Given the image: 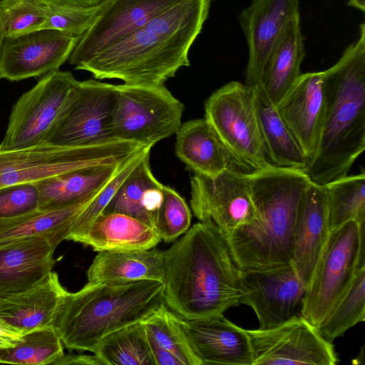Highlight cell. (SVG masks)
Listing matches in <instances>:
<instances>
[{"instance_id":"cell-1","label":"cell","mask_w":365,"mask_h":365,"mask_svg":"<svg viewBox=\"0 0 365 365\" xmlns=\"http://www.w3.org/2000/svg\"><path fill=\"white\" fill-rule=\"evenodd\" d=\"M212 0H181L77 70L125 84L164 85L183 66L208 17Z\"/></svg>"},{"instance_id":"cell-2","label":"cell","mask_w":365,"mask_h":365,"mask_svg":"<svg viewBox=\"0 0 365 365\" xmlns=\"http://www.w3.org/2000/svg\"><path fill=\"white\" fill-rule=\"evenodd\" d=\"M165 304L187 319L223 314L240 299V269L224 232L195 223L163 252Z\"/></svg>"},{"instance_id":"cell-3","label":"cell","mask_w":365,"mask_h":365,"mask_svg":"<svg viewBox=\"0 0 365 365\" xmlns=\"http://www.w3.org/2000/svg\"><path fill=\"white\" fill-rule=\"evenodd\" d=\"M325 106L317 151L302 170L324 185L347 175L365 150V24L360 36L324 71Z\"/></svg>"},{"instance_id":"cell-4","label":"cell","mask_w":365,"mask_h":365,"mask_svg":"<svg viewBox=\"0 0 365 365\" xmlns=\"http://www.w3.org/2000/svg\"><path fill=\"white\" fill-rule=\"evenodd\" d=\"M250 177L259 218L225 234L232 255L242 270L288 265L298 211L311 180L302 170L276 167Z\"/></svg>"},{"instance_id":"cell-5","label":"cell","mask_w":365,"mask_h":365,"mask_svg":"<svg viewBox=\"0 0 365 365\" xmlns=\"http://www.w3.org/2000/svg\"><path fill=\"white\" fill-rule=\"evenodd\" d=\"M164 290L159 280L88 282L76 292L67 291L53 327L67 349L93 352L104 336L143 322L164 305Z\"/></svg>"},{"instance_id":"cell-6","label":"cell","mask_w":365,"mask_h":365,"mask_svg":"<svg viewBox=\"0 0 365 365\" xmlns=\"http://www.w3.org/2000/svg\"><path fill=\"white\" fill-rule=\"evenodd\" d=\"M145 147L115 139L86 146L42 143L19 150H0V188L36 182L76 170L121 164Z\"/></svg>"},{"instance_id":"cell-7","label":"cell","mask_w":365,"mask_h":365,"mask_svg":"<svg viewBox=\"0 0 365 365\" xmlns=\"http://www.w3.org/2000/svg\"><path fill=\"white\" fill-rule=\"evenodd\" d=\"M256 87L232 81L205 103V118L234 162L251 173L272 168L266 156L255 104Z\"/></svg>"},{"instance_id":"cell-8","label":"cell","mask_w":365,"mask_h":365,"mask_svg":"<svg viewBox=\"0 0 365 365\" xmlns=\"http://www.w3.org/2000/svg\"><path fill=\"white\" fill-rule=\"evenodd\" d=\"M364 225L349 221L330 232L304 301L302 316L318 327L365 266Z\"/></svg>"},{"instance_id":"cell-9","label":"cell","mask_w":365,"mask_h":365,"mask_svg":"<svg viewBox=\"0 0 365 365\" xmlns=\"http://www.w3.org/2000/svg\"><path fill=\"white\" fill-rule=\"evenodd\" d=\"M183 110V103L165 85H117L111 119L113 136L153 147L176 133Z\"/></svg>"},{"instance_id":"cell-10","label":"cell","mask_w":365,"mask_h":365,"mask_svg":"<svg viewBox=\"0 0 365 365\" xmlns=\"http://www.w3.org/2000/svg\"><path fill=\"white\" fill-rule=\"evenodd\" d=\"M77 80L59 69L44 74L14 104L0 150L42 143L65 108Z\"/></svg>"},{"instance_id":"cell-11","label":"cell","mask_w":365,"mask_h":365,"mask_svg":"<svg viewBox=\"0 0 365 365\" xmlns=\"http://www.w3.org/2000/svg\"><path fill=\"white\" fill-rule=\"evenodd\" d=\"M115 96V85L94 79L77 81L43 143L76 147L115 140L111 131Z\"/></svg>"},{"instance_id":"cell-12","label":"cell","mask_w":365,"mask_h":365,"mask_svg":"<svg viewBox=\"0 0 365 365\" xmlns=\"http://www.w3.org/2000/svg\"><path fill=\"white\" fill-rule=\"evenodd\" d=\"M238 168L215 176L195 173L190 179V206L201 222H212L224 234L259 218L252 200L250 177Z\"/></svg>"},{"instance_id":"cell-13","label":"cell","mask_w":365,"mask_h":365,"mask_svg":"<svg viewBox=\"0 0 365 365\" xmlns=\"http://www.w3.org/2000/svg\"><path fill=\"white\" fill-rule=\"evenodd\" d=\"M253 365H336L334 345L303 316L267 329H246Z\"/></svg>"},{"instance_id":"cell-14","label":"cell","mask_w":365,"mask_h":365,"mask_svg":"<svg viewBox=\"0 0 365 365\" xmlns=\"http://www.w3.org/2000/svg\"><path fill=\"white\" fill-rule=\"evenodd\" d=\"M240 286V303L254 310L259 329H271L302 316L307 284L291 264L268 269H241Z\"/></svg>"},{"instance_id":"cell-15","label":"cell","mask_w":365,"mask_h":365,"mask_svg":"<svg viewBox=\"0 0 365 365\" xmlns=\"http://www.w3.org/2000/svg\"><path fill=\"white\" fill-rule=\"evenodd\" d=\"M181 0H103L68 62L77 69Z\"/></svg>"},{"instance_id":"cell-16","label":"cell","mask_w":365,"mask_h":365,"mask_svg":"<svg viewBox=\"0 0 365 365\" xmlns=\"http://www.w3.org/2000/svg\"><path fill=\"white\" fill-rule=\"evenodd\" d=\"M78 38L52 29L4 36L0 48L1 78L16 81L59 69L68 60Z\"/></svg>"},{"instance_id":"cell-17","label":"cell","mask_w":365,"mask_h":365,"mask_svg":"<svg viewBox=\"0 0 365 365\" xmlns=\"http://www.w3.org/2000/svg\"><path fill=\"white\" fill-rule=\"evenodd\" d=\"M174 313L199 365H253L250 337L223 314L187 319Z\"/></svg>"},{"instance_id":"cell-18","label":"cell","mask_w":365,"mask_h":365,"mask_svg":"<svg viewBox=\"0 0 365 365\" xmlns=\"http://www.w3.org/2000/svg\"><path fill=\"white\" fill-rule=\"evenodd\" d=\"M324 106V71L301 74L275 105L309 162L319 147Z\"/></svg>"},{"instance_id":"cell-19","label":"cell","mask_w":365,"mask_h":365,"mask_svg":"<svg viewBox=\"0 0 365 365\" xmlns=\"http://www.w3.org/2000/svg\"><path fill=\"white\" fill-rule=\"evenodd\" d=\"M299 0H253L240 21L249 48L245 84L260 86L275 43L286 23L299 14Z\"/></svg>"},{"instance_id":"cell-20","label":"cell","mask_w":365,"mask_h":365,"mask_svg":"<svg viewBox=\"0 0 365 365\" xmlns=\"http://www.w3.org/2000/svg\"><path fill=\"white\" fill-rule=\"evenodd\" d=\"M330 232L325 189L310 182L294 225L291 261L298 276L307 285Z\"/></svg>"},{"instance_id":"cell-21","label":"cell","mask_w":365,"mask_h":365,"mask_svg":"<svg viewBox=\"0 0 365 365\" xmlns=\"http://www.w3.org/2000/svg\"><path fill=\"white\" fill-rule=\"evenodd\" d=\"M56 247L36 237L0 246V299L27 291L52 271Z\"/></svg>"},{"instance_id":"cell-22","label":"cell","mask_w":365,"mask_h":365,"mask_svg":"<svg viewBox=\"0 0 365 365\" xmlns=\"http://www.w3.org/2000/svg\"><path fill=\"white\" fill-rule=\"evenodd\" d=\"M66 292L58 274L51 271L31 289L0 299V320L21 334L53 327Z\"/></svg>"},{"instance_id":"cell-23","label":"cell","mask_w":365,"mask_h":365,"mask_svg":"<svg viewBox=\"0 0 365 365\" xmlns=\"http://www.w3.org/2000/svg\"><path fill=\"white\" fill-rule=\"evenodd\" d=\"M175 151L195 173L215 176L227 168L241 169L205 118L191 120L180 126Z\"/></svg>"},{"instance_id":"cell-24","label":"cell","mask_w":365,"mask_h":365,"mask_svg":"<svg viewBox=\"0 0 365 365\" xmlns=\"http://www.w3.org/2000/svg\"><path fill=\"white\" fill-rule=\"evenodd\" d=\"M131 158L121 164L76 170L36 182L39 191L38 210L69 206L95 195L118 175Z\"/></svg>"},{"instance_id":"cell-25","label":"cell","mask_w":365,"mask_h":365,"mask_svg":"<svg viewBox=\"0 0 365 365\" xmlns=\"http://www.w3.org/2000/svg\"><path fill=\"white\" fill-rule=\"evenodd\" d=\"M160 241L153 226L125 214L108 213L101 214L76 242L101 252L149 250Z\"/></svg>"},{"instance_id":"cell-26","label":"cell","mask_w":365,"mask_h":365,"mask_svg":"<svg viewBox=\"0 0 365 365\" xmlns=\"http://www.w3.org/2000/svg\"><path fill=\"white\" fill-rule=\"evenodd\" d=\"M91 282L125 284L164 279L163 252L155 248L132 251H101L87 272Z\"/></svg>"},{"instance_id":"cell-27","label":"cell","mask_w":365,"mask_h":365,"mask_svg":"<svg viewBox=\"0 0 365 365\" xmlns=\"http://www.w3.org/2000/svg\"><path fill=\"white\" fill-rule=\"evenodd\" d=\"M146 153L123 180L102 214L121 213L153 227L163 186L153 175Z\"/></svg>"},{"instance_id":"cell-28","label":"cell","mask_w":365,"mask_h":365,"mask_svg":"<svg viewBox=\"0 0 365 365\" xmlns=\"http://www.w3.org/2000/svg\"><path fill=\"white\" fill-rule=\"evenodd\" d=\"M299 14L287 21L272 52L261 86L276 105L302 74L305 56Z\"/></svg>"},{"instance_id":"cell-29","label":"cell","mask_w":365,"mask_h":365,"mask_svg":"<svg viewBox=\"0 0 365 365\" xmlns=\"http://www.w3.org/2000/svg\"><path fill=\"white\" fill-rule=\"evenodd\" d=\"M97 194L69 206L38 210L18 217L0 220V246L42 237L48 239L56 248L66 240L75 217Z\"/></svg>"},{"instance_id":"cell-30","label":"cell","mask_w":365,"mask_h":365,"mask_svg":"<svg viewBox=\"0 0 365 365\" xmlns=\"http://www.w3.org/2000/svg\"><path fill=\"white\" fill-rule=\"evenodd\" d=\"M256 110L264 150L276 168L303 170L309 160L262 86L256 87Z\"/></svg>"},{"instance_id":"cell-31","label":"cell","mask_w":365,"mask_h":365,"mask_svg":"<svg viewBox=\"0 0 365 365\" xmlns=\"http://www.w3.org/2000/svg\"><path fill=\"white\" fill-rule=\"evenodd\" d=\"M93 353L104 365H155L142 322L104 336Z\"/></svg>"},{"instance_id":"cell-32","label":"cell","mask_w":365,"mask_h":365,"mask_svg":"<svg viewBox=\"0 0 365 365\" xmlns=\"http://www.w3.org/2000/svg\"><path fill=\"white\" fill-rule=\"evenodd\" d=\"M330 231L349 221L365 224V172L345 175L323 185Z\"/></svg>"},{"instance_id":"cell-33","label":"cell","mask_w":365,"mask_h":365,"mask_svg":"<svg viewBox=\"0 0 365 365\" xmlns=\"http://www.w3.org/2000/svg\"><path fill=\"white\" fill-rule=\"evenodd\" d=\"M63 354L57 331L53 326L46 327L23 334L14 346L0 349V364H53Z\"/></svg>"},{"instance_id":"cell-34","label":"cell","mask_w":365,"mask_h":365,"mask_svg":"<svg viewBox=\"0 0 365 365\" xmlns=\"http://www.w3.org/2000/svg\"><path fill=\"white\" fill-rule=\"evenodd\" d=\"M365 320V266L358 267L344 295L317 327L329 341Z\"/></svg>"},{"instance_id":"cell-35","label":"cell","mask_w":365,"mask_h":365,"mask_svg":"<svg viewBox=\"0 0 365 365\" xmlns=\"http://www.w3.org/2000/svg\"><path fill=\"white\" fill-rule=\"evenodd\" d=\"M142 323L148 336L158 346L180 359L184 365H199L175 319L173 312L165 304L144 319Z\"/></svg>"},{"instance_id":"cell-36","label":"cell","mask_w":365,"mask_h":365,"mask_svg":"<svg viewBox=\"0 0 365 365\" xmlns=\"http://www.w3.org/2000/svg\"><path fill=\"white\" fill-rule=\"evenodd\" d=\"M48 5L41 0H0L4 36L36 31L46 19Z\"/></svg>"},{"instance_id":"cell-37","label":"cell","mask_w":365,"mask_h":365,"mask_svg":"<svg viewBox=\"0 0 365 365\" xmlns=\"http://www.w3.org/2000/svg\"><path fill=\"white\" fill-rule=\"evenodd\" d=\"M191 220V211L183 197L163 185V200L153 225L161 240H176L190 227Z\"/></svg>"},{"instance_id":"cell-38","label":"cell","mask_w":365,"mask_h":365,"mask_svg":"<svg viewBox=\"0 0 365 365\" xmlns=\"http://www.w3.org/2000/svg\"><path fill=\"white\" fill-rule=\"evenodd\" d=\"M151 148L146 147L133 155L118 175L78 214L72 222L66 240L77 241L91 223L103 213L123 180L143 157L148 152H150Z\"/></svg>"},{"instance_id":"cell-39","label":"cell","mask_w":365,"mask_h":365,"mask_svg":"<svg viewBox=\"0 0 365 365\" xmlns=\"http://www.w3.org/2000/svg\"><path fill=\"white\" fill-rule=\"evenodd\" d=\"M98 5L78 6L68 4H48L46 21L36 31L57 30L78 37L84 34L93 24L98 13Z\"/></svg>"},{"instance_id":"cell-40","label":"cell","mask_w":365,"mask_h":365,"mask_svg":"<svg viewBox=\"0 0 365 365\" xmlns=\"http://www.w3.org/2000/svg\"><path fill=\"white\" fill-rule=\"evenodd\" d=\"M39 191L36 182L0 188V220L18 217L38 210Z\"/></svg>"},{"instance_id":"cell-41","label":"cell","mask_w":365,"mask_h":365,"mask_svg":"<svg viewBox=\"0 0 365 365\" xmlns=\"http://www.w3.org/2000/svg\"><path fill=\"white\" fill-rule=\"evenodd\" d=\"M148 337L155 365H184L180 359L158 346L148 335Z\"/></svg>"},{"instance_id":"cell-42","label":"cell","mask_w":365,"mask_h":365,"mask_svg":"<svg viewBox=\"0 0 365 365\" xmlns=\"http://www.w3.org/2000/svg\"><path fill=\"white\" fill-rule=\"evenodd\" d=\"M53 365H104L96 355L63 354L53 363Z\"/></svg>"},{"instance_id":"cell-43","label":"cell","mask_w":365,"mask_h":365,"mask_svg":"<svg viewBox=\"0 0 365 365\" xmlns=\"http://www.w3.org/2000/svg\"><path fill=\"white\" fill-rule=\"evenodd\" d=\"M21 335L0 320V349L14 346Z\"/></svg>"},{"instance_id":"cell-44","label":"cell","mask_w":365,"mask_h":365,"mask_svg":"<svg viewBox=\"0 0 365 365\" xmlns=\"http://www.w3.org/2000/svg\"><path fill=\"white\" fill-rule=\"evenodd\" d=\"M103 0H56L54 3L93 6L98 5Z\"/></svg>"},{"instance_id":"cell-45","label":"cell","mask_w":365,"mask_h":365,"mask_svg":"<svg viewBox=\"0 0 365 365\" xmlns=\"http://www.w3.org/2000/svg\"><path fill=\"white\" fill-rule=\"evenodd\" d=\"M348 5L361 11H365V0H349Z\"/></svg>"},{"instance_id":"cell-46","label":"cell","mask_w":365,"mask_h":365,"mask_svg":"<svg viewBox=\"0 0 365 365\" xmlns=\"http://www.w3.org/2000/svg\"><path fill=\"white\" fill-rule=\"evenodd\" d=\"M4 37V27H3L1 16H0V48H1V44ZM0 79H1V75H0Z\"/></svg>"},{"instance_id":"cell-47","label":"cell","mask_w":365,"mask_h":365,"mask_svg":"<svg viewBox=\"0 0 365 365\" xmlns=\"http://www.w3.org/2000/svg\"><path fill=\"white\" fill-rule=\"evenodd\" d=\"M41 1H43V3L46 4H53L56 1V0H41Z\"/></svg>"}]
</instances>
